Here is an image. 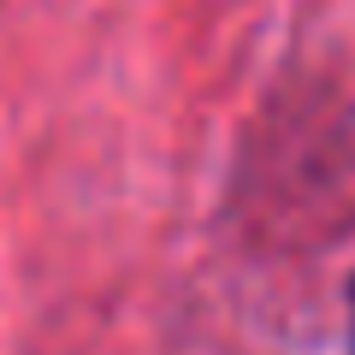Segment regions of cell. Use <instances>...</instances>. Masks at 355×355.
I'll list each match as a JSON object with an SVG mask.
<instances>
[{
	"label": "cell",
	"mask_w": 355,
	"mask_h": 355,
	"mask_svg": "<svg viewBox=\"0 0 355 355\" xmlns=\"http://www.w3.org/2000/svg\"><path fill=\"white\" fill-rule=\"evenodd\" d=\"M349 343H355V284H349Z\"/></svg>",
	"instance_id": "cell-1"
}]
</instances>
